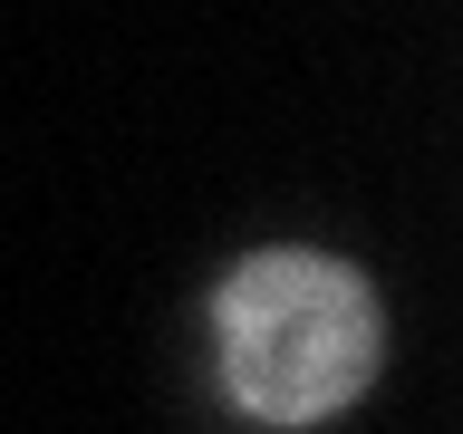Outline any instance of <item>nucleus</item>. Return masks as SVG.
<instances>
[{"instance_id":"f257e3e1","label":"nucleus","mask_w":463,"mask_h":434,"mask_svg":"<svg viewBox=\"0 0 463 434\" xmlns=\"http://www.w3.org/2000/svg\"><path fill=\"white\" fill-rule=\"evenodd\" d=\"M213 357L251 425H328L386 367V309L338 251H251L213 289Z\"/></svg>"}]
</instances>
